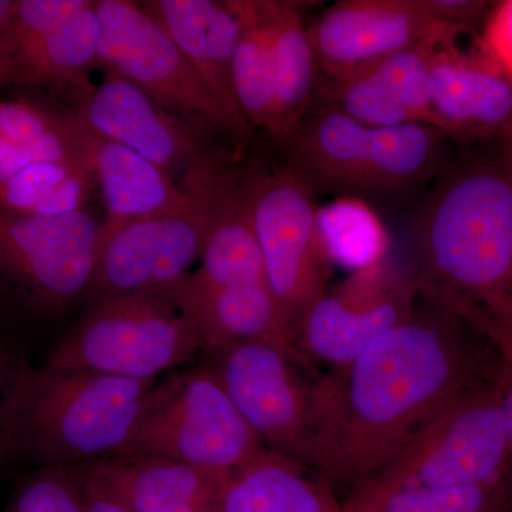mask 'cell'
<instances>
[{"label":"cell","instance_id":"cell-16","mask_svg":"<svg viewBox=\"0 0 512 512\" xmlns=\"http://www.w3.org/2000/svg\"><path fill=\"white\" fill-rule=\"evenodd\" d=\"M76 119L94 136L136 151L171 177L184 173L183 181L215 158L201 150L173 111L111 74L100 86L87 90Z\"/></svg>","mask_w":512,"mask_h":512},{"label":"cell","instance_id":"cell-18","mask_svg":"<svg viewBox=\"0 0 512 512\" xmlns=\"http://www.w3.org/2000/svg\"><path fill=\"white\" fill-rule=\"evenodd\" d=\"M143 8L173 39L208 89L229 111L244 117L232 77L241 20L229 0H151Z\"/></svg>","mask_w":512,"mask_h":512},{"label":"cell","instance_id":"cell-8","mask_svg":"<svg viewBox=\"0 0 512 512\" xmlns=\"http://www.w3.org/2000/svg\"><path fill=\"white\" fill-rule=\"evenodd\" d=\"M510 476L512 450L494 383L448 407L355 487L448 490Z\"/></svg>","mask_w":512,"mask_h":512},{"label":"cell","instance_id":"cell-22","mask_svg":"<svg viewBox=\"0 0 512 512\" xmlns=\"http://www.w3.org/2000/svg\"><path fill=\"white\" fill-rule=\"evenodd\" d=\"M99 36L96 2H92L73 18L0 55V83L56 86L80 82L97 62Z\"/></svg>","mask_w":512,"mask_h":512},{"label":"cell","instance_id":"cell-17","mask_svg":"<svg viewBox=\"0 0 512 512\" xmlns=\"http://www.w3.org/2000/svg\"><path fill=\"white\" fill-rule=\"evenodd\" d=\"M77 126L83 163L100 190L107 222L140 220L181 211L195 201L194 180L180 187L167 171L136 151L94 136L79 120Z\"/></svg>","mask_w":512,"mask_h":512},{"label":"cell","instance_id":"cell-30","mask_svg":"<svg viewBox=\"0 0 512 512\" xmlns=\"http://www.w3.org/2000/svg\"><path fill=\"white\" fill-rule=\"evenodd\" d=\"M450 26L454 25L440 26L414 45L367 67L389 87L417 123L436 128V117L431 109V64Z\"/></svg>","mask_w":512,"mask_h":512},{"label":"cell","instance_id":"cell-14","mask_svg":"<svg viewBox=\"0 0 512 512\" xmlns=\"http://www.w3.org/2000/svg\"><path fill=\"white\" fill-rule=\"evenodd\" d=\"M431 109L451 140L505 141L512 134V77L483 37L450 26L431 64Z\"/></svg>","mask_w":512,"mask_h":512},{"label":"cell","instance_id":"cell-11","mask_svg":"<svg viewBox=\"0 0 512 512\" xmlns=\"http://www.w3.org/2000/svg\"><path fill=\"white\" fill-rule=\"evenodd\" d=\"M316 195L291 168L255 175L252 225L265 266V281L296 325L306 309L329 289L332 261L320 238Z\"/></svg>","mask_w":512,"mask_h":512},{"label":"cell","instance_id":"cell-21","mask_svg":"<svg viewBox=\"0 0 512 512\" xmlns=\"http://www.w3.org/2000/svg\"><path fill=\"white\" fill-rule=\"evenodd\" d=\"M308 467L265 448L228 474L222 490L224 512H343L329 483Z\"/></svg>","mask_w":512,"mask_h":512},{"label":"cell","instance_id":"cell-31","mask_svg":"<svg viewBox=\"0 0 512 512\" xmlns=\"http://www.w3.org/2000/svg\"><path fill=\"white\" fill-rule=\"evenodd\" d=\"M87 466L33 468L0 512H84Z\"/></svg>","mask_w":512,"mask_h":512},{"label":"cell","instance_id":"cell-1","mask_svg":"<svg viewBox=\"0 0 512 512\" xmlns=\"http://www.w3.org/2000/svg\"><path fill=\"white\" fill-rule=\"evenodd\" d=\"M497 366L487 336L420 289L406 319L312 383L311 470L355 487L448 407L493 386Z\"/></svg>","mask_w":512,"mask_h":512},{"label":"cell","instance_id":"cell-12","mask_svg":"<svg viewBox=\"0 0 512 512\" xmlns=\"http://www.w3.org/2000/svg\"><path fill=\"white\" fill-rule=\"evenodd\" d=\"M211 369L265 448L312 468L315 414L312 384L301 360L278 346L245 343L208 353Z\"/></svg>","mask_w":512,"mask_h":512},{"label":"cell","instance_id":"cell-33","mask_svg":"<svg viewBox=\"0 0 512 512\" xmlns=\"http://www.w3.org/2000/svg\"><path fill=\"white\" fill-rule=\"evenodd\" d=\"M82 161L79 126L72 116L63 130L32 144H12L0 140V184L8 181L29 165L46 161Z\"/></svg>","mask_w":512,"mask_h":512},{"label":"cell","instance_id":"cell-19","mask_svg":"<svg viewBox=\"0 0 512 512\" xmlns=\"http://www.w3.org/2000/svg\"><path fill=\"white\" fill-rule=\"evenodd\" d=\"M133 512H224L229 473L165 458H110L92 464Z\"/></svg>","mask_w":512,"mask_h":512},{"label":"cell","instance_id":"cell-27","mask_svg":"<svg viewBox=\"0 0 512 512\" xmlns=\"http://www.w3.org/2000/svg\"><path fill=\"white\" fill-rule=\"evenodd\" d=\"M343 512H510L512 476L495 483L448 490L350 488Z\"/></svg>","mask_w":512,"mask_h":512},{"label":"cell","instance_id":"cell-6","mask_svg":"<svg viewBox=\"0 0 512 512\" xmlns=\"http://www.w3.org/2000/svg\"><path fill=\"white\" fill-rule=\"evenodd\" d=\"M264 450L207 363L154 384L111 458H165L231 473Z\"/></svg>","mask_w":512,"mask_h":512},{"label":"cell","instance_id":"cell-4","mask_svg":"<svg viewBox=\"0 0 512 512\" xmlns=\"http://www.w3.org/2000/svg\"><path fill=\"white\" fill-rule=\"evenodd\" d=\"M447 136L427 124L369 127L312 106L291 137L289 168L313 194L403 198L446 168Z\"/></svg>","mask_w":512,"mask_h":512},{"label":"cell","instance_id":"cell-24","mask_svg":"<svg viewBox=\"0 0 512 512\" xmlns=\"http://www.w3.org/2000/svg\"><path fill=\"white\" fill-rule=\"evenodd\" d=\"M241 20L232 77L239 110L252 128L284 140L271 57L269 0H229Z\"/></svg>","mask_w":512,"mask_h":512},{"label":"cell","instance_id":"cell-23","mask_svg":"<svg viewBox=\"0 0 512 512\" xmlns=\"http://www.w3.org/2000/svg\"><path fill=\"white\" fill-rule=\"evenodd\" d=\"M255 174L241 175L215 218L201 265L190 275L197 288L265 281V266L252 225V184Z\"/></svg>","mask_w":512,"mask_h":512},{"label":"cell","instance_id":"cell-2","mask_svg":"<svg viewBox=\"0 0 512 512\" xmlns=\"http://www.w3.org/2000/svg\"><path fill=\"white\" fill-rule=\"evenodd\" d=\"M421 292L474 326L512 330V153L444 168L412 227Z\"/></svg>","mask_w":512,"mask_h":512},{"label":"cell","instance_id":"cell-26","mask_svg":"<svg viewBox=\"0 0 512 512\" xmlns=\"http://www.w3.org/2000/svg\"><path fill=\"white\" fill-rule=\"evenodd\" d=\"M94 188L82 161L37 163L0 184V210L40 217L86 211Z\"/></svg>","mask_w":512,"mask_h":512},{"label":"cell","instance_id":"cell-34","mask_svg":"<svg viewBox=\"0 0 512 512\" xmlns=\"http://www.w3.org/2000/svg\"><path fill=\"white\" fill-rule=\"evenodd\" d=\"M72 116L25 100H0V140L12 144H32L63 130Z\"/></svg>","mask_w":512,"mask_h":512},{"label":"cell","instance_id":"cell-35","mask_svg":"<svg viewBox=\"0 0 512 512\" xmlns=\"http://www.w3.org/2000/svg\"><path fill=\"white\" fill-rule=\"evenodd\" d=\"M29 365L22 349L0 336V476L16 464L13 453L16 393Z\"/></svg>","mask_w":512,"mask_h":512},{"label":"cell","instance_id":"cell-5","mask_svg":"<svg viewBox=\"0 0 512 512\" xmlns=\"http://www.w3.org/2000/svg\"><path fill=\"white\" fill-rule=\"evenodd\" d=\"M204 350L190 276L174 284L93 299L42 366L157 380Z\"/></svg>","mask_w":512,"mask_h":512},{"label":"cell","instance_id":"cell-36","mask_svg":"<svg viewBox=\"0 0 512 512\" xmlns=\"http://www.w3.org/2000/svg\"><path fill=\"white\" fill-rule=\"evenodd\" d=\"M487 336L497 355V379L495 392L503 413L505 429L512 450V330L498 325L476 326Z\"/></svg>","mask_w":512,"mask_h":512},{"label":"cell","instance_id":"cell-7","mask_svg":"<svg viewBox=\"0 0 512 512\" xmlns=\"http://www.w3.org/2000/svg\"><path fill=\"white\" fill-rule=\"evenodd\" d=\"M242 174L222 161L195 175L197 197L185 210L103 222L90 298L144 291L188 278L200 261L222 202Z\"/></svg>","mask_w":512,"mask_h":512},{"label":"cell","instance_id":"cell-37","mask_svg":"<svg viewBox=\"0 0 512 512\" xmlns=\"http://www.w3.org/2000/svg\"><path fill=\"white\" fill-rule=\"evenodd\" d=\"M481 37L491 55L512 77V0L494 3Z\"/></svg>","mask_w":512,"mask_h":512},{"label":"cell","instance_id":"cell-28","mask_svg":"<svg viewBox=\"0 0 512 512\" xmlns=\"http://www.w3.org/2000/svg\"><path fill=\"white\" fill-rule=\"evenodd\" d=\"M316 221L333 265L362 271L389 258L390 238L367 201L338 197L318 207Z\"/></svg>","mask_w":512,"mask_h":512},{"label":"cell","instance_id":"cell-40","mask_svg":"<svg viewBox=\"0 0 512 512\" xmlns=\"http://www.w3.org/2000/svg\"><path fill=\"white\" fill-rule=\"evenodd\" d=\"M503 143L505 144V146L508 147V150H510L512 153V134L511 137L508 138V140L503 141Z\"/></svg>","mask_w":512,"mask_h":512},{"label":"cell","instance_id":"cell-10","mask_svg":"<svg viewBox=\"0 0 512 512\" xmlns=\"http://www.w3.org/2000/svg\"><path fill=\"white\" fill-rule=\"evenodd\" d=\"M100 231L87 211L40 217L0 210V284L29 308H67L89 296Z\"/></svg>","mask_w":512,"mask_h":512},{"label":"cell","instance_id":"cell-41","mask_svg":"<svg viewBox=\"0 0 512 512\" xmlns=\"http://www.w3.org/2000/svg\"><path fill=\"white\" fill-rule=\"evenodd\" d=\"M510 512H512V510Z\"/></svg>","mask_w":512,"mask_h":512},{"label":"cell","instance_id":"cell-20","mask_svg":"<svg viewBox=\"0 0 512 512\" xmlns=\"http://www.w3.org/2000/svg\"><path fill=\"white\" fill-rule=\"evenodd\" d=\"M192 286L204 352L245 343H268L303 360L295 349L291 323L266 282L218 288Z\"/></svg>","mask_w":512,"mask_h":512},{"label":"cell","instance_id":"cell-38","mask_svg":"<svg viewBox=\"0 0 512 512\" xmlns=\"http://www.w3.org/2000/svg\"><path fill=\"white\" fill-rule=\"evenodd\" d=\"M84 512L133 511L109 483L94 470L92 464H89L86 483H84Z\"/></svg>","mask_w":512,"mask_h":512},{"label":"cell","instance_id":"cell-15","mask_svg":"<svg viewBox=\"0 0 512 512\" xmlns=\"http://www.w3.org/2000/svg\"><path fill=\"white\" fill-rule=\"evenodd\" d=\"M427 0H342L309 28L319 76H342L375 66L440 26Z\"/></svg>","mask_w":512,"mask_h":512},{"label":"cell","instance_id":"cell-29","mask_svg":"<svg viewBox=\"0 0 512 512\" xmlns=\"http://www.w3.org/2000/svg\"><path fill=\"white\" fill-rule=\"evenodd\" d=\"M312 106L339 111L363 126L419 124L372 69L342 76H319Z\"/></svg>","mask_w":512,"mask_h":512},{"label":"cell","instance_id":"cell-13","mask_svg":"<svg viewBox=\"0 0 512 512\" xmlns=\"http://www.w3.org/2000/svg\"><path fill=\"white\" fill-rule=\"evenodd\" d=\"M420 296L413 271L389 258L329 288L306 309L295 330V349L332 367L349 365L412 312Z\"/></svg>","mask_w":512,"mask_h":512},{"label":"cell","instance_id":"cell-9","mask_svg":"<svg viewBox=\"0 0 512 512\" xmlns=\"http://www.w3.org/2000/svg\"><path fill=\"white\" fill-rule=\"evenodd\" d=\"M100 36L97 64L174 114L200 121L225 136L247 140L252 128L229 111L156 19L128 0L96 2Z\"/></svg>","mask_w":512,"mask_h":512},{"label":"cell","instance_id":"cell-39","mask_svg":"<svg viewBox=\"0 0 512 512\" xmlns=\"http://www.w3.org/2000/svg\"><path fill=\"white\" fill-rule=\"evenodd\" d=\"M13 6H15V0H0V32H2L5 23L8 22Z\"/></svg>","mask_w":512,"mask_h":512},{"label":"cell","instance_id":"cell-25","mask_svg":"<svg viewBox=\"0 0 512 512\" xmlns=\"http://www.w3.org/2000/svg\"><path fill=\"white\" fill-rule=\"evenodd\" d=\"M269 25L276 104L286 141L311 109L318 64L296 5L269 0Z\"/></svg>","mask_w":512,"mask_h":512},{"label":"cell","instance_id":"cell-3","mask_svg":"<svg viewBox=\"0 0 512 512\" xmlns=\"http://www.w3.org/2000/svg\"><path fill=\"white\" fill-rule=\"evenodd\" d=\"M156 383L29 365L16 393L15 463L39 468L109 460Z\"/></svg>","mask_w":512,"mask_h":512},{"label":"cell","instance_id":"cell-32","mask_svg":"<svg viewBox=\"0 0 512 512\" xmlns=\"http://www.w3.org/2000/svg\"><path fill=\"white\" fill-rule=\"evenodd\" d=\"M90 5L89 0H15L0 32V55L18 49Z\"/></svg>","mask_w":512,"mask_h":512}]
</instances>
